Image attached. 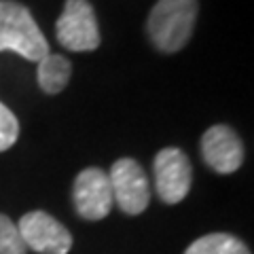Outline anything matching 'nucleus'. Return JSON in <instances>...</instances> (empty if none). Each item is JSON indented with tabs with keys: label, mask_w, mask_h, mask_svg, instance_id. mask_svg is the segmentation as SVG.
Wrapping results in <instances>:
<instances>
[{
	"label": "nucleus",
	"mask_w": 254,
	"mask_h": 254,
	"mask_svg": "<svg viewBox=\"0 0 254 254\" xmlns=\"http://www.w3.org/2000/svg\"><path fill=\"white\" fill-rule=\"evenodd\" d=\"M197 21V0H159L153 6L146 32L163 53H176L190 41Z\"/></svg>",
	"instance_id": "f257e3e1"
},
{
	"label": "nucleus",
	"mask_w": 254,
	"mask_h": 254,
	"mask_svg": "<svg viewBox=\"0 0 254 254\" xmlns=\"http://www.w3.org/2000/svg\"><path fill=\"white\" fill-rule=\"evenodd\" d=\"M55 36L68 51H95L100 47V28L89 0H66L55 23Z\"/></svg>",
	"instance_id": "7ed1b4c3"
},
{
	"label": "nucleus",
	"mask_w": 254,
	"mask_h": 254,
	"mask_svg": "<svg viewBox=\"0 0 254 254\" xmlns=\"http://www.w3.org/2000/svg\"><path fill=\"white\" fill-rule=\"evenodd\" d=\"M19 138V121L2 102H0V153L9 150Z\"/></svg>",
	"instance_id": "f8f14e48"
},
{
	"label": "nucleus",
	"mask_w": 254,
	"mask_h": 254,
	"mask_svg": "<svg viewBox=\"0 0 254 254\" xmlns=\"http://www.w3.org/2000/svg\"><path fill=\"white\" fill-rule=\"evenodd\" d=\"M110 189H113V201L119 210L129 216H138L150 203V185L142 165L136 159L123 157L113 163L108 174Z\"/></svg>",
	"instance_id": "20e7f679"
},
{
	"label": "nucleus",
	"mask_w": 254,
	"mask_h": 254,
	"mask_svg": "<svg viewBox=\"0 0 254 254\" xmlns=\"http://www.w3.org/2000/svg\"><path fill=\"white\" fill-rule=\"evenodd\" d=\"M155 190L163 203H180L190 190L193 170L189 157L176 146H168L155 155Z\"/></svg>",
	"instance_id": "39448f33"
},
{
	"label": "nucleus",
	"mask_w": 254,
	"mask_h": 254,
	"mask_svg": "<svg viewBox=\"0 0 254 254\" xmlns=\"http://www.w3.org/2000/svg\"><path fill=\"white\" fill-rule=\"evenodd\" d=\"M70 74H72V64H70L68 58H64V55L49 53V55H45L36 66L38 87L49 95H55V93L66 89Z\"/></svg>",
	"instance_id": "1a4fd4ad"
},
{
	"label": "nucleus",
	"mask_w": 254,
	"mask_h": 254,
	"mask_svg": "<svg viewBox=\"0 0 254 254\" xmlns=\"http://www.w3.org/2000/svg\"><path fill=\"white\" fill-rule=\"evenodd\" d=\"M17 229L26 248L38 254H68L72 248L70 231L43 210L23 214L17 222Z\"/></svg>",
	"instance_id": "423d86ee"
},
{
	"label": "nucleus",
	"mask_w": 254,
	"mask_h": 254,
	"mask_svg": "<svg viewBox=\"0 0 254 254\" xmlns=\"http://www.w3.org/2000/svg\"><path fill=\"white\" fill-rule=\"evenodd\" d=\"M203 161L218 174H233L244 163V144L229 125H212L201 136Z\"/></svg>",
	"instance_id": "6e6552de"
},
{
	"label": "nucleus",
	"mask_w": 254,
	"mask_h": 254,
	"mask_svg": "<svg viewBox=\"0 0 254 254\" xmlns=\"http://www.w3.org/2000/svg\"><path fill=\"white\" fill-rule=\"evenodd\" d=\"M0 254H26L19 229L6 214H0Z\"/></svg>",
	"instance_id": "9b49d317"
},
{
	"label": "nucleus",
	"mask_w": 254,
	"mask_h": 254,
	"mask_svg": "<svg viewBox=\"0 0 254 254\" xmlns=\"http://www.w3.org/2000/svg\"><path fill=\"white\" fill-rule=\"evenodd\" d=\"M185 254H252L242 240L229 233H210L195 240Z\"/></svg>",
	"instance_id": "9d476101"
},
{
	"label": "nucleus",
	"mask_w": 254,
	"mask_h": 254,
	"mask_svg": "<svg viewBox=\"0 0 254 254\" xmlns=\"http://www.w3.org/2000/svg\"><path fill=\"white\" fill-rule=\"evenodd\" d=\"M74 210L85 220H102L113 208V189L108 174L100 168H87L74 178L72 187Z\"/></svg>",
	"instance_id": "0eeeda50"
},
{
	"label": "nucleus",
	"mask_w": 254,
	"mask_h": 254,
	"mask_svg": "<svg viewBox=\"0 0 254 254\" xmlns=\"http://www.w3.org/2000/svg\"><path fill=\"white\" fill-rule=\"evenodd\" d=\"M0 51H15L36 64L51 53L32 13L13 0H0Z\"/></svg>",
	"instance_id": "f03ea898"
}]
</instances>
